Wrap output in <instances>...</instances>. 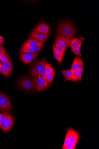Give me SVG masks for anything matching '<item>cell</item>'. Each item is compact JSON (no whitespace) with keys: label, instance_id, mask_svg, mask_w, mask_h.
I'll use <instances>...</instances> for the list:
<instances>
[{"label":"cell","instance_id":"5bb4252c","mask_svg":"<svg viewBox=\"0 0 99 149\" xmlns=\"http://www.w3.org/2000/svg\"><path fill=\"white\" fill-rule=\"evenodd\" d=\"M82 39L78 38L71 39L69 40V47L73 49L80 45Z\"/></svg>","mask_w":99,"mask_h":149},{"label":"cell","instance_id":"9c48e42d","mask_svg":"<svg viewBox=\"0 0 99 149\" xmlns=\"http://www.w3.org/2000/svg\"><path fill=\"white\" fill-rule=\"evenodd\" d=\"M49 35L39 32H32L30 33L29 39H35L44 43L48 37Z\"/></svg>","mask_w":99,"mask_h":149},{"label":"cell","instance_id":"3957f363","mask_svg":"<svg viewBox=\"0 0 99 149\" xmlns=\"http://www.w3.org/2000/svg\"><path fill=\"white\" fill-rule=\"evenodd\" d=\"M67 132L69 136V142L65 149H76L80 137L79 134L76 130L71 129H68Z\"/></svg>","mask_w":99,"mask_h":149},{"label":"cell","instance_id":"e0dca14e","mask_svg":"<svg viewBox=\"0 0 99 149\" xmlns=\"http://www.w3.org/2000/svg\"><path fill=\"white\" fill-rule=\"evenodd\" d=\"M60 72L66 80H72L73 75V73L71 70L61 71Z\"/></svg>","mask_w":99,"mask_h":149},{"label":"cell","instance_id":"4316f807","mask_svg":"<svg viewBox=\"0 0 99 149\" xmlns=\"http://www.w3.org/2000/svg\"><path fill=\"white\" fill-rule=\"evenodd\" d=\"M69 136L67 132L66 133L64 142L62 148L63 149H65L69 143Z\"/></svg>","mask_w":99,"mask_h":149},{"label":"cell","instance_id":"d6a6232c","mask_svg":"<svg viewBox=\"0 0 99 149\" xmlns=\"http://www.w3.org/2000/svg\"><path fill=\"white\" fill-rule=\"evenodd\" d=\"M2 117V114L0 113V119Z\"/></svg>","mask_w":99,"mask_h":149},{"label":"cell","instance_id":"4fadbf2b","mask_svg":"<svg viewBox=\"0 0 99 149\" xmlns=\"http://www.w3.org/2000/svg\"><path fill=\"white\" fill-rule=\"evenodd\" d=\"M55 43L60 45L64 47L66 49L69 47V40L64 37H59L55 40Z\"/></svg>","mask_w":99,"mask_h":149},{"label":"cell","instance_id":"5b68a950","mask_svg":"<svg viewBox=\"0 0 99 149\" xmlns=\"http://www.w3.org/2000/svg\"><path fill=\"white\" fill-rule=\"evenodd\" d=\"M11 108L10 101L5 95L0 92V110L5 112L10 111Z\"/></svg>","mask_w":99,"mask_h":149},{"label":"cell","instance_id":"2e32d148","mask_svg":"<svg viewBox=\"0 0 99 149\" xmlns=\"http://www.w3.org/2000/svg\"><path fill=\"white\" fill-rule=\"evenodd\" d=\"M83 69L80 70H77L73 73V75L71 81L73 82H78L80 80L82 75Z\"/></svg>","mask_w":99,"mask_h":149},{"label":"cell","instance_id":"1f68e13d","mask_svg":"<svg viewBox=\"0 0 99 149\" xmlns=\"http://www.w3.org/2000/svg\"><path fill=\"white\" fill-rule=\"evenodd\" d=\"M2 65L1 64V61H0V67H1Z\"/></svg>","mask_w":99,"mask_h":149},{"label":"cell","instance_id":"ba28073f","mask_svg":"<svg viewBox=\"0 0 99 149\" xmlns=\"http://www.w3.org/2000/svg\"><path fill=\"white\" fill-rule=\"evenodd\" d=\"M44 43L34 39H30L26 41L22 47L27 48H35L43 46Z\"/></svg>","mask_w":99,"mask_h":149},{"label":"cell","instance_id":"8992f818","mask_svg":"<svg viewBox=\"0 0 99 149\" xmlns=\"http://www.w3.org/2000/svg\"><path fill=\"white\" fill-rule=\"evenodd\" d=\"M14 119L10 113H8L2 124L1 129L6 132L9 131L14 124Z\"/></svg>","mask_w":99,"mask_h":149},{"label":"cell","instance_id":"d4e9b609","mask_svg":"<svg viewBox=\"0 0 99 149\" xmlns=\"http://www.w3.org/2000/svg\"><path fill=\"white\" fill-rule=\"evenodd\" d=\"M46 72L47 74L55 72L54 70L53 67L48 62H47Z\"/></svg>","mask_w":99,"mask_h":149},{"label":"cell","instance_id":"44dd1931","mask_svg":"<svg viewBox=\"0 0 99 149\" xmlns=\"http://www.w3.org/2000/svg\"><path fill=\"white\" fill-rule=\"evenodd\" d=\"M76 66L77 70H80L83 69L84 66V63L82 60L79 57H78L77 58L76 62Z\"/></svg>","mask_w":99,"mask_h":149},{"label":"cell","instance_id":"603a6c76","mask_svg":"<svg viewBox=\"0 0 99 149\" xmlns=\"http://www.w3.org/2000/svg\"><path fill=\"white\" fill-rule=\"evenodd\" d=\"M2 65H3L8 69L11 73L13 70V67L11 62L10 61L6 62H1Z\"/></svg>","mask_w":99,"mask_h":149},{"label":"cell","instance_id":"6da1fadb","mask_svg":"<svg viewBox=\"0 0 99 149\" xmlns=\"http://www.w3.org/2000/svg\"><path fill=\"white\" fill-rule=\"evenodd\" d=\"M76 31L73 25L69 22L64 21L58 25L57 37H64L69 40L75 37Z\"/></svg>","mask_w":99,"mask_h":149},{"label":"cell","instance_id":"ac0fdd59","mask_svg":"<svg viewBox=\"0 0 99 149\" xmlns=\"http://www.w3.org/2000/svg\"><path fill=\"white\" fill-rule=\"evenodd\" d=\"M55 45L56 49L64 58L65 55V50H66L65 48L63 46L57 44L55 43Z\"/></svg>","mask_w":99,"mask_h":149},{"label":"cell","instance_id":"52a82bcc","mask_svg":"<svg viewBox=\"0 0 99 149\" xmlns=\"http://www.w3.org/2000/svg\"><path fill=\"white\" fill-rule=\"evenodd\" d=\"M50 84L40 75L38 77L36 92H41L47 88Z\"/></svg>","mask_w":99,"mask_h":149},{"label":"cell","instance_id":"30bf717a","mask_svg":"<svg viewBox=\"0 0 99 149\" xmlns=\"http://www.w3.org/2000/svg\"><path fill=\"white\" fill-rule=\"evenodd\" d=\"M32 32H39L49 35L50 33V27L47 23H42L36 26Z\"/></svg>","mask_w":99,"mask_h":149},{"label":"cell","instance_id":"f1b7e54d","mask_svg":"<svg viewBox=\"0 0 99 149\" xmlns=\"http://www.w3.org/2000/svg\"><path fill=\"white\" fill-rule=\"evenodd\" d=\"M47 62L46 63V64L44 69L43 71H42V73L41 74V76L42 77H43L46 80V77L47 75V74L46 72V69L47 65Z\"/></svg>","mask_w":99,"mask_h":149},{"label":"cell","instance_id":"8fae6325","mask_svg":"<svg viewBox=\"0 0 99 149\" xmlns=\"http://www.w3.org/2000/svg\"><path fill=\"white\" fill-rule=\"evenodd\" d=\"M20 57L22 61L25 63H29L32 62L37 56V54L29 53H21Z\"/></svg>","mask_w":99,"mask_h":149},{"label":"cell","instance_id":"4dcf8cb0","mask_svg":"<svg viewBox=\"0 0 99 149\" xmlns=\"http://www.w3.org/2000/svg\"><path fill=\"white\" fill-rule=\"evenodd\" d=\"M4 40V38L0 36V44H1L3 42Z\"/></svg>","mask_w":99,"mask_h":149},{"label":"cell","instance_id":"ffe728a7","mask_svg":"<svg viewBox=\"0 0 99 149\" xmlns=\"http://www.w3.org/2000/svg\"><path fill=\"white\" fill-rule=\"evenodd\" d=\"M84 39V38H82V41L80 45L73 49H72V51L75 54L76 56H80V51L81 46L82 43Z\"/></svg>","mask_w":99,"mask_h":149},{"label":"cell","instance_id":"83f0119b","mask_svg":"<svg viewBox=\"0 0 99 149\" xmlns=\"http://www.w3.org/2000/svg\"><path fill=\"white\" fill-rule=\"evenodd\" d=\"M8 113L7 112L3 113H2V117L0 119V128L1 127L4 120Z\"/></svg>","mask_w":99,"mask_h":149},{"label":"cell","instance_id":"9a60e30c","mask_svg":"<svg viewBox=\"0 0 99 149\" xmlns=\"http://www.w3.org/2000/svg\"><path fill=\"white\" fill-rule=\"evenodd\" d=\"M53 53L55 59L62 65L63 58L60 55L59 52L56 49L55 44L53 46Z\"/></svg>","mask_w":99,"mask_h":149},{"label":"cell","instance_id":"7a4b0ae2","mask_svg":"<svg viewBox=\"0 0 99 149\" xmlns=\"http://www.w3.org/2000/svg\"><path fill=\"white\" fill-rule=\"evenodd\" d=\"M35 77L23 78L19 81V85L24 89L34 91L37 89V80Z\"/></svg>","mask_w":99,"mask_h":149},{"label":"cell","instance_id":"484cf974","mask_svg":"<svg viewBox=\"0 0 99 149\" xmlns=\"http://www.w3.org/2000/svg\"><path fill=\"white\" fill-rule=\"evenodd\" d=\"M78 57L76 56L71 67V70L73 73L77 71L76 66V62Z\"/></svg>","mask_w":99,"mask_h":149},{"label":"cell","instance_id":"f546056e","mask_svg":"<svg viewBox=\"0 0 99 149\" xmlns=\"http://www.w3.org/2000/svg\"><path fill=\"white\" fill-rule=\"evenodd\" d=\"M6 52L5 48L3 45L0 46V56Z\"/></svg>","mask_w":99,"mask_h":149},{"label":"cell","instance_id":"7402d4cb","mask_svg":"<svg viewBox=\"0 0 99 149\" xmlns=\"http://www.w3.org/2000/svg\"><path fill=\"white\" fill-rule=\"evenodd\" d=\"M0 60L2 62H6L10 61V58L6 51L2 55L0 56Z\"/></svg>","mask_w":99,"mask_h":149},{"label":"cell","instance_id":"d6986e66","mask_svg":"<svg viewBox=\"0 0 99 149\" xmlns=\"http://www.w3.org/2000/svg\"><path fill=\"white\" fill-rule=\"evenodd\" d=\"M0 73L5 76H9L11 75L9 70L5 66L2 65L0 67Z\"/></svg>","mask_w":99,"mask_h":149},{"label":"cell","instance_id":"7c38bea8","mask_svg":"<svg viewBox=\"0 0 99 149\" xmlns=\"http://www.w3.org/2000/svg\"><path fill=\"white\" fill-rule=\"evenodd\" d=\"M42 47L35 48H27L22 47L21 50V53H29L32 54H38Z\"/></svg>","mask_w":99,"mask_h":149},{"label":"cell","instance_id":"277c9868","mask_svg":"<svg viewBox=\"0 0 99 149\" xmlns=\"http://www.w3.org/2000/svg\"><path fill=\"white\" fill-rule=\"evenodd\" d=\"M47 61L45 59L38 61L33 67L31 71V73L33 76L38 77L41 75L42 71L45 67Z\"/></svg>","mask_w":99,"mask_h":149},{"label":"cell","instance_id":"cb8c5ba5","mask_svg":"<svg viewBox=\"0 0 99 149\" xmlns=\"http://www.w3.org/2000/svg\"><path fill=\"white\" fill-rule=\"evenodd\" d=\"M55 74V72H54L53 73L47 74L46 79L50 84L52 83L54 79Z\"/></svg>","mask_w":99,"mask_h":149}]
</instances>
